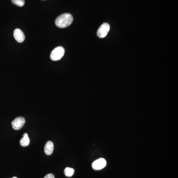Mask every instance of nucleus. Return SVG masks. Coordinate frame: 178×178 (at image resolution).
Masks as SVG:
<instances>
[{
	"label": "nucleus",
	"instance_id": "f257e3e1",
	"mask_svg": "<svg viewBox=\"0 0 178 178\" xmlns=\"http://www.w3.org/2000/svg\"><path fill=\"white\" fill-rule=\"evenodd\" d=\"M73 17L70 13H65L60 15L55 19V25L60 28L68 27L72 24Z\"/></svg>",
	"mask_w": 178,
	"mask_h": 178
},
{
	"label": "nucleus",
	"instance_id": "f03ea898",
	"mask_svg": "<svg viewBox=\"0 0 178 178\" xmlns=\"http://www.w3.org/2000/svg\"><path fill=\"white\" fill-rule=\"evenodd\" d=\"M65 53L64 49L62 47H58L52 51L50 55L51 59L53 61L60 60Z\"/></svg>",
	"mask_w": 178,
	"mask_h": 178
},
{
	"label": "nucleus",
	"instance_id": "7ed1b4c3",
	"mask_svg": "<svg viewBox=\"0 0 178 178\" xmlns=\"http://www.w3.org/2000/svg\"><path fill=\"white\" fill-rule=\"evenodd\" d=\"M110 26L107 23H104L101 25L97 31V35L100 38L105 37L110 31Z\"/></svg>",
	"mask_w": 178,
	"mask_h": 178
},
{
	"label": "nucleus",
	"instance_id": "20e7f679",
	"mask_svg": "<svg viewBox=\"0 0 178 178\" xmlns=\"http://www.w3.org/2000/svg\"><path fill=\"white\" fill-rule=\"evenodd\" d=\"M26 123V120L22 117H18L12 122V128L14 130H18L21 129Z\"/></svg>",
	"mask_w": 178,
	"mask_h": 178
},
{
	"label": "nucleus",
	"instance_id": "39448f33",
	"mask_svg": "<svg viewBox=\"0 0 178 178\" xmlns=\"http://www.w3.org/2000/svg\"><path fill=\"white\" fill-rule=\"evenodd\" d=\"M106 165V161L104 158H99L92 163V168L95 170H100L105 168Z\"/></svg>",
	"mask_w": 178,
	"mask_h": 178
},
{
	"label": "nucleus",
	"instance_id": "423d86ee",
	"mask_svg": "<svg viewBox=\"0 0 178 178\" xmlns=\"http://www.w3.org/2000/svg\"><path fill=\"white\" fill-rule=\"evenodd\" d=\"M13 36L16 41L20 43L23 42L26 39V37L23 32L18 28L15 29L13 32Z\"/></svg>",
	"mask_w": 178,
	"mask_h": 178
},
{
	"label": "nucleus",
	"instance_id": "0eeeda50",
	"mask_svg": "<svg viewBox=\"0 0 178 178\" xmlns=\"http://www.w3.org/2000/svg\"><path fill=\"white\" fill-rule=\"evenodd\" d=\"M54 148V147L53 143L51 141H48L44 146V153L47 155H51L53 152Z\"/></svg>",
	"mask_w": 178,
	"mask_h": 178
},
{
	"label": "nucleus",
	"instance_id": "6e6552de",
	"mask_svg": "<svg viewBox=\"0 0 178 178\" xmlns=\"http://www.w3.org/2000/svg\"><path fill=\"white\" fill-rule=\"evenodd\" d=\"M30 143V140L27 133L23 134V138L20 141V144L22 147H27Z\"/></svg>",
	"mask_w": 178,
	"mask_h": 178
},
{
	"label": "nucleus",
	"instance_id": "1a4fd4ad",
	"mask_svg": "<svg viewBox=\"0 0 178 178\" xmlns=\"http://www.w3.org/2000/svg\"><path fill=\"white\" fill-rule=\"evenodd\" d=\"M64 174H65L66 177H72L74 173V169L71 168L66 167L64 169Z\"/></svg>",
	"mask_w": 178,
	"mask_h": 178
},
{
	"label": "nucleus",
	"instance_id": "9d476101",
	"mask_svg": "<svg viewBox=\"0 0 178 178\" xmlns=\"http://www.w3.org/2000/svg\"><path fill=\"white\" fill-rule=\"evenodd\" d=\"M13 4L18 7H23L25 4V0H12Z\"/></svg>",
	"mask_w": 178,
	"mask_h": 178
},
{
	"label": "nucleus",
	"instance_id": "9b49d317",
	"mask_svg": "<svg viewBox=\"0 0 178 178\" xmlns=\"http://www.w3.org/2000/svg\"><path fill=\"white\" fill-rule=\"evenodd\" d=\"M44 178H54V176L53 174H49Z\"/></svg>",
	"mask_w": 178,
	"mask_h": 178
},
{
	"label": "nucleus",
	"instance_id": "f8f14e48",
	"mask_svg": "<svg viewBox=\"0 0 178 178\" xmlns=\"http://www.w3.org/2000/svg\"><path fill=\"white\" fill-rule=\"evenodd\" d=\"M17 178V177H13V178Z\"/></svg>",
	"mask_w": 178,
	"mask_h": 178
},
{
	"label": "nucleus",
	"instance_id": "ddd939ff",
	"mask_svg": "<svg viewBox=\"0 0 178 178\" xmlns=\"http://www.w3.org/2000/svg\"><path fill=\"white\" fill-rule=\"evenodd\" d=\"M43 1H44V0H43Z\"/></svg>",
	"mask_w": 178,
	"mask_h": 178
}]
</instances>
